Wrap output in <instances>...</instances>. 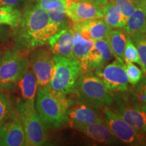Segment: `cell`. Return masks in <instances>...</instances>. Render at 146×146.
<instances>
[{"mask_svg": "<svg viewBox=\"0 0 146 146\" xmlns=\"http://www.w3.org/2000/svg\"><path fill=\"white\" fill-rule=\"evenodd\" d=\"M18 87L21 92L22 99L29 104H35L38 84L31 68H29L25 73L18 83Z\"/></svg>", "mask_w": 146, "mask_h": 146, "instance_id": "cell-20", "label": "cell"}, {"mask_svg": "<svg viewBox=\"0 0 146 146\" xmlns=\"http://www.w3.org/2000/svg\"><path fill=\"white\" fill-rule=\"evenodd\" d=\"M74 94L78 100L96 108L108 107L114 102L112 91L107 89L101 78L91 72L79 76Z\"/></svg>", "mask_w": 146, "mask_h": 146, "instance_id": "cell-3", "label": "cell"}, {"mask_svg": "<svg viewBox=\"0 0 146 146\" xmlns=\"http://www.w3.org/2000/svg\"><path fill=\"white\" fill-rule=\"evenodd\" d=\"M137 1H145V2H146V0H137Z\"/></svg>", "mask_w": 146, "mask_h": 146, "instance_id": "cell-36", "label": "cell"}, {"mask_svg": "<svg viewBox=\"0 0 146 146\" xmlns=\"http://www.w3.org/2000/svg\"><path fill=\"white\" fill-rule=\"evenodd\" d=\"M66 13L73 23L103 18L101 6L81 0H66Z\"/></svg>", "mask_w": 146, "mask_h": 146, "instance_id": "cell-12", "label": "cell"}, {"mask_svg": "<svg viewBox=\"0 0 146 146\" xmlns=\"http://www.w3.org/2000/svg\"><path fill=\"white\" fill-rule=\"evenodd\" d=\"M2 57H3V54H2V52L0 51V62H1V59H2Z\"/></svg>", "mask_w": 146, "mask_h": 146, "instance_id": "cell-35", "label": "cell"}, {"mask_svg": "<svg viewBox=\"0 0 146 146\" xmlns=\"http://www.w3.org/2000/svg\"><path fill=\"white\" fill-rule=\"evenodd\" d=\"M145 135H146V134H145Z\"/></svg>", "mask_w": 146, "mask_h": 146, "instance_id": "cell-38", "label": "cell"}, {"mask_svg": "<svg viewBox=\"0 0 146 146\" xmlns=\"http://www.w3.org/2000/svg\"><path fill=\"white\" fill-rule=\"evenodd\" d=\"M138 52L139 58L140 66L141 67L142 72L146 74V34L139 36L137 37L132 38Z\"/></svg>", "mask_w": 146, "mask_h": 146, "instance_id": "cell-25", "label": "cell"}, {"mask_svg": "<svg viewBox=\"0 0 146 146\" xmlns=\"http://www.w3.org/2000/svg\"><path fill=\"white\" fill-rule=\"evenodd\" d=\"M71 27L74 31L79 33L85 39L94 41L106 39L112 30L110 26L102 18L73 23Z\"/></svg>", "mask_w": 146, "mask_h": 146, "instance_id": "cell-14", "label": "cell"}, {"mask_svg": "<svg viewBox=\"0 0 146 146\" xmlns=\"http://www.w3.org/2000/svg\"><path fill=\"white\" fill-rule=\"evenodd\" d=\"M137 94L146 96V74L136 85Z\"/></svg>", "mask_w": 146, "mask_h": 146, "instance_id": "cell-32", "label": "cell"}, {"mask_svg": "<svg viewBox=\"0 0 146 146\" xmlns=\"http://www.w3.org/2000/svg\"><path fill=\"white\" fill-rule=\"evenodd\" d=\"M121 93L114 96V112L139 132L146 134V104L139 102L131 91Z\"/></svg>", "mask_w": 146, "mask_h": 146, "instance_id": "cell-7", "label": "cell"}, {"mask_svg": "<svg viewBox=\"0 0 146 146\" xmlns=\"http://www.w3.org/2000/svg\"><path fill=\"white\" fill-rule=\"evenodd\" d=\"M22 18V12L14 7L4 5L0 6V25L16 29Z\"/></svg>", "mask_w": 146, "mask_h": 146, "instance_id": "cell-23", "label": "cell"}, {"mask_svg": "<svg viewBox=\"0 0 146 146\" xmlns=\"http://www.w3.org/2000/svg\"><path fill=\"white\" fill-rule=\"evenodd\" d=\"M104 120L96 108L78 101L71 103L68 112V123L70 127L83 126Z\"/></svg>", "mask_w": 146, "mask_h": 146, "instance_id": "cell-13", "label": "cell"}, {"mask_svg": "<svg viewBox=\"0 0 146 146\" xmlns=\"http://www.w3.org/2000/svg\"><path fill=\"white\" fill-rule=\"evenodd\" d=\"M8 26L0 25V41H5L8 37Z\"/></svg>", "mask_w": 146, "mask_h": 146, "instance_id": "cell-33", "label": "cell"}, {"mask_svg": "<svg viewBox=\"0 0 146 146\" xmlns=\"http://www.w3.org/2000/svg\"><path fill=\"white\" fill-rule=\"evenodd\" d=\"M111 1L127 18L134 12L139 3L137 0H112Z\"/></svg>", "mask_w": 146, "mask_h": 146, "instance_id": "cell-28", "label": "cell"}, {"mask_svg": "<svg viewBox=\"0 0 146 146\" xmlns=\"http://www.w3.org/2000/svg\"><path fill=\"white\" fill-rule=\"evenodd\" d=\"M13 30L12 37L16 49L21 52H29L47 44L59 27L50 21L46 11L36 3H30L25 6L21 23Z\"/></svg>", "mask_w": 146, "mask_h": 146, "instance_id": "cell-1", "label": "cell"}, {"mask_svg": "<svg viewBox=\"0 0 146 146\" xmlns=\"http://www.w3.org/2000/svg\"><path fill=\"white\" fill-rule=\"evenodd\" d=\"M81 1H87V2L93 3V4L99 5V6H101V5L105 4L107 2H108L109 0H81Z\"/></svg>", "mask_w": 146, "mask_h": 146, "instance_id": "cell-34", "label": "cell"}, {"mask_svg": "<svg viewBox=\"0 0 146 146\" xmlns=\"http://www.w3.org/2000/svg\"><path fill=\"white\" fill-rule=\"evenodd\" d=\"M73 37L74 31L70 27L60 29L51 36L48 43L53 55L73 59L72 54Z\"/></svg>", "mask_w": 146, "mask_h": 146, "instance_id": "cell-15", "label": "cell"}, {"mask_svg": "<svg viewBox=\"0 0 146 146\" xmlns=\"http://www.w3.org/2000/svg\"><path fill=\"white\" fill-rule=\"evenodd\" d=\"M14 108L25 131L27 145H45L47 140V128L38 116L35 104L18 98Z\"/></svg>", "mask_w": 146, "mask_h": 146, "instance_id": "cell-4", "label": "cell"}, {"mask_svg": "<svg viewBox=\"0 0 146 146\" xmlns=\"http://www.w3.org/2000/svg\"><path fill=\"white\" fill-rule=\"evenodd\" d=\"M110 1H112V0H110Z\"/></svg>", "mask_w": 146, "mask_h": 146, "instance_id": "cell-37", "label": "cell"}, {"mask_svg": "<svg viewBox=\"0 0 146 146\" xmlns=\"http://www.w3.org/2000/svg\"><path fill=\"white\" fill-rule=\"evenodd\" d=\"M29 68V59L23 56L19 50L12 48L5 51L0 62V90L16 89Z\"/></svg>", "mask_w": 146, "mask_h": 146, "instance_id": "cell-5", "label": "cell"}, {"mask_svg": "<svg viewBox=\"0 0 146 146\" xmlns=\"http://www.w3.org/2000/svg\"><path fill=\"white\" fill-rule=\"evenodd\" d=\"M114 56L106 39L94 41L88 56L89 72L101 70Z\"/></svg>", "mask_w": 146, "mask_h": 146, "instance_id": "cell-16", "label": "cell"}, {"mask_svg": "<svg viewBox=\"0 0 146 146\" xmlns=\"http://www.w3.org/2000/svg\"><path fill=\"white\" fill-rule=\"evenodd\" d=\"M54 71L49 87L64 95L73 94L76 83L81 74L80 64L74 59L54 56Z\"/></svg>", "mask_w": 146, "mask_h": 146, "instance_id": "cell-6", "label": "cell"}, {"mask_svg": "<svg viewBox=\"0 0 146 146\" xmlns=\"http://www.w3.org/2000/svg\"><path fill=\"white\" fill-rule=\"evenodd\" d=\"M94 74L101 78L105 86L111 91L124 92L129 88V79L125 70V64L116 58L112 63L106 64L101 70Z\"/></svg>", "mask_w": 146, "mask_h": 146, "instance_id": "cell-10", "label": "cell"}, {"mask_svg": "<svg viewBox=\"0 0 146 146\" xmlns=\"http://www.w3.org/2000/svg\"><path fill=\"white\" fill-rule=\"evenodd\" d=\"M31 0H0V6L8 5V6L17 8L20 5L28 3Z\"/></svg>", "mask_w": 146, "mask_h": 146, "instance_id": "cell-31", "label": "cell"}, {"mask_svg": "<svg viewBox=\"0 0 146 146\" xmlns=\"http://www.w3.org/2000/svg\"><path fill=\"white\" fill-rule=\"evenodd\" d=\"M94 43V40L85 39L79 33L74 31L72 47V57L80 64L81 74L89 72L88 56Z\"/></svg>", "mask_w": 146, "mask_h": 146, "instance_id": "cell-19", "label": "cell"}, {"mask_svg": "<svg viewBox=\"0 0 146 146\" xmlns=\"http://www.w3.org/2000/svg\"><path fill=\"white\" fill-rule=\"evenodd\" d=\"M36 3L46 12L66 10V0H37Z\"/></svg>", "mask_w": 146, "mask_h": 146, "instance_id": "cell-30", "label": "cell"}, {"mask_svg": "<svg viewBox=\"0 0 146 146\" xmlns=\"http://www.w3.org/2000/svg\"><path fill=\"white\" fill-rule=\"evenodd\" d=\"M104 121L116 139L128 145H146V135L139 132L108 107L103 108Z\"/></svg>", "mask_w": 146, "mask_h": 146, "instance_id": "cell-8", "label": "cell"}, {"mask_svg": "<svg viewBox=\"0 0 146 146\" xmlns=\"http://www.w3.org/2000/svg\"><path fill=\"white\" fill-rule=\"evenodd\" d=\"M125 70L129 79V83L132 85H136L143 76V72L139 68L132 62L126 63Z\"/></svg>", "mask_w": 146, "mask_h": 146, "instance_id": "cell-29", "label": "cell"}, {"mask_svg": "<svg viewBox=\"0 0 146 146\" xmlns=\"http://www.w3.org/2000/svg\"><path fill=\"white\" fill-rule=\"evenodd\" d=\"M124 62L129 63H137L139 64V58L137 50L133 43L132 38L130 36H128L127 44H126L125 51L123 54Z\"/></svg>", "mask_w": 146, "mask_h": 146, "instance_id": "cell-26", "label": "cell"}, {"mask_svg": "<svg viewBox=\"0 0 146 146\" xmlns=\"http://www.w3.org/2000/svg\"><path fill=\"white\" fill-rule=\"evenodd\" d=\"M50 21L59 27V30L70 27L68 17L66 13V10H56L47 12Z\"/></svg>", "mask_w": 146, "mask_h": 146, "instance_id": "cell-27", "label": "cell"}, {"mask_svg": "<svg viewBox=\"0 0 146 146\" xmlns=\"http://www.w3.org/2000/svg\"><path fill=\"white\" fill-rule=\"evenodd\" d=\"M128 34L124 30H111L106 40L114 57L123 60V54L127 44Z\"/></svg>", "mask_w": 146, "mask_h": 146, "instance_id": "cell-22", "label": "cell"}, {"mask_svg": "<svg viewBox=\"0 0 146 146\" xmlns=\"http://www.w3.org/2000/svg\"><path fill=\"white\" fill-rule=\"evenodd\" d=\"M123 30L131 38L146 34V2L139 1L134 12L127 18Z\"/></svg>", "mask_w": 146, "mask_h": 146, "instance_id": "cell-18", "label": "cell"}, {"mask_svg": "<svg viewBox=\"0 0 146 146\" xmlns=\"http://www.w3.org/2000/svg\"><path fill=\"white\" fill-rule=\"evenodd\" d=\"M71 103L66 95L56 92L47 85L38 87L35 107L47 129L54 130L68 123V112Z\"/></svg>", "mask_w": 146, "mask_h": 146, "instance_id": "cell-2", "label": "cell"}, {"mask_svg": "<svg viewBox=\"0 0 146 146\" xmlns=\"http://www.w3.org/2000/svg\"><path fill=\"white\" fill-rule=\"evenodd\" d=\"M75 129L94 142L104 144H112L116 142V139L111 132L104 120L83 126H77Z\"/></svg>", "mask_w": 146, "mask_h": 146, "instance_id": "cell-17", "label": "cell"}, {"mask_svg": "<svg viewBox=\"0 0 146 146\" xmlns=\"http://www.w3.org/2000/svg\"><path fill=\"white\" fill-rule=\"evenodd\" d=\"M27 139L16 111L0 126V146H25Z\"/></svg>", "mask_w": 146, "mask_h": 146, "instance_id": "cell-11", "label": "cell"}, {"mask_svg": "<svg viewBox=\"0 0 146 146\" xmlns=\"http://www.w3.org/2000/svg\"><path fill=\"white\" fill-rule=\"evenodd\" d=\"M15 112L10 98L0 90V126Z\"/></svg>", "mask_w": 146, "mask_h": 146, "instance_id": "cell-24", "label": "cell"}, {"mask_svg": "<svg viewBox=\"0 0 146 146\" xmlns=\"http://www.w3.org/2000/svg\"><path fill=\"white\" fill-rule=\"evenodd\" d=\"M103 18L111 28L120 29L125 27L127 18L122 14L117 7L110 1L101 5Z\"/></svg>", "mask_w": 146, "mask_h": 146, "instance_id": "cell-21", "label": "cell"}, {"mask_svg": "<svg viewBox=\"0 0 146 146\" xmlns=\"http://www.w3.org/2000/svg\"><path fill=\"white\" fill-rule=\"evenodd\" d=\"M29 62L30 68L35 75L38 87L48 85L54 71L55 62L52 52L45 48H36L31 51Z\"/></svg>", "mask_w": 146, "mask_h": 146, "instance_id": "cell-9", "label": "cell"}]
</instances>
